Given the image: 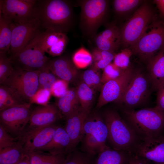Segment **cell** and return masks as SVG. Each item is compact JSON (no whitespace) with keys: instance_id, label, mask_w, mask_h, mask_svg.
Returning a JSON list of instances; mask_svg holds the SVG:
<instances>
[{"instance_id":"cell-9","label":"cell","mask_w":164,"mask_h":164,"mask_svg":"<svg viewBox=\"0 0 164 164\" xmlns=\"http://www.w3.org/2000/svg\"><path fill=\"white\" fill-rule=\"evenodd\" d=\"M37 1L0 0V14L15 24L32 21L37 18Z\"/></svg>"},{"instance_id":"cell-18","label":"cell","mask_w":164,"mask_h":164,"mask_svg":"<svg viewBox=\"0 0 164 164\" xmlns=\"http://www.w3.org/2000/svg\"><path fill=\"white\" fill-rule=\"evenodd\" d=\"M62 117L56 105L47 104L38 106L32 111L29 130L54 124Z\"/></svg>"},{"instance_id":"cell-43","label":"cell","mask_w":164,"mask_h":164,"mask_svg":"<svg viewBox=\"0 0 164 164\" xmlns=\"http://www.w3.org/2000/svg\"><path fill=\"white\" fill-rule=\"evenodd\" d=\"M51 94V92L49 90L43 89H39L32 98L31 103L34 102L41 105L46 104Z\"/></svg>"},{"instance_id":"cell-27","label":"cell","mask_w":164,"mask_h":164,"mask_svg":"<svg viewBox=\"0 0 164 164\" xmlns=\"http://www.w3.org/2000/svg\"><path fill=\"white\" fill-rule=\"evenodd\" d=\"M27 155L30 164H64L67 157L65 154L52 155L39 152Z\"/></svg>"},{"instance_id":"cell-10","label":"cell","mask_w":164,"mask_h":164,"mask_svg":"<svg viewBox=\"0 0 164 164\" xmlns=\"http://www.w3.org/2000/svg\"><path fill=\"white\" fill-rule=\"evenodd\" d=\"M33 39L20 52L9 57L15 69L29 71H39L47 64L50 60L49 58Z\"/></svg>"},{"instance_id":"cell-28","label":"cell","mask_w":164,"mask_h":164,"mask_svg":"<svg viewBox=\"0 0 164 164\" xmlns=\"http://www.w3.org/2000/svg\"><path fill=\"white\" fill-rule=\"evenodd\" d=\"M76 89L81 106L90 111L94 99V91L81 80L78 82Z\"/></svg>"},{"instance_id":"cell-40","label":"cell","mask_w":164,"mask_h":164,"mask_svg":"<svg viewBox=\"0 0 164 164\" xmlns=\"http://www.w3.org/2000/svg\"><path fill=\"white\" fill-rule=\"evenodd\" d=\"M98 35L106 40L121 44L120 30L115 26H109Z\"/></svg>"},{"instance_id":"cell-6","label":"cell","mask_w":164,"mask_h":164,"mask_svg":"<svg viewBox=\"0 0 164 164\" xmlns=\"http://www.w3.org/2000/svg\"><path fill=\"white\" fill-rule=\"evenodd\" d=\"M80 25L84 35L94 36L104 22L107 13L108 1L106 0H79Z\"/></svg>"},{"instance_id":"cell-39","label":"cell","mask_w":164,"mask_h":164,"mask_svg":"<svg viewBox=\"0 0 164 164\" xmlns=\"http://www.w3.org/2000/svg\"><path fill=\"white\" fill-rule=\"evenodd\" d=\"M126 70H122L116 66L113 63H110L103 69L101 75L102 84H103L108 81L119 77Z\"/></svg>"},{"instance_id":"cell-17","label":"cell","mask_w":164,"mask_h":164,"mask_svg":"<svg viewBox=\"0 0 164 164\" xmlns=\"http://www.w3.org/2000/svg\"><path fill=\"white\" fill-rule=\"evenodd\" d=\"M135 155L154 164H164V136L161 134L142 140Z\"/></svg>"},{"instance_id":"cell-24","label":"cell","mask_w":164,"mask_h":164,"mask_svg":"<svg viewBox=\"0 0 164 164\" xmlns=\"http://www.w3.org/2000/svg\"><path fill=\"white\" fill-rule=\"evenodd\" d=\"M132 155L108 147L98 154L95 164H128Z\"/></svg>"},{"instance_id":"cell-29","label":"cell","mask_w":164,"mask_h":164,"mask_svg":"<svg viewBox=\"0 0 164 164\" xmlns=\"http://www.w3.org/2000/svg\"><path fill=\"white\" fill-rule=\"evenodd\" d=\"M81 77V80L93 90L101 91L103 84L100 70L91 66L82 73Z\"/></svg>"},{"instance_id":"cell-20","label":"cell","mask_w":164,"mask_h":164,"mask_svg":"<svg viewBox=\"0 0 164 164\" xmlns=\"http://www.w3.org/2000/svg\"><path fill=\"white\" fill-rule=\"evenodd\" d=\"M84 132V134L91 135L101 144L107 146L108 128L102 115L99 113L90 112L85 122Z\"/></svg>"},{"instance_id":"cell-12","label":"cell","mask_w":164,"mask_h":164,"mask_svg":"<svg viewBox=\"0 0 164 164\" xmlns=\"http://www.w3.org/2000/svg\"><path fill=\"white\" fill-rule=\"evenodd\" d=\"M41 28L37 18L22 24L13 23L9 57H12L22 51L41 31Z\"/></svg>"},{"instance_id":"cell-44","label":"cell","mask_w":164,"mask_h":164,"mask_svg":"<svg viewBox=\"0 0 164 164\" xmlns=\"http://www.w3.org/2000/svg\"><path fill=\"white\" fill-rule=\"evenodd\" d=\"M156 91V107L164 112V82L159 86Z\"/></svg>"},{"instance_id":"cell-38","label":"cell","mask_w":164,"mask_h":164,"mask_svg":"<svg viewBox=\"0 0 164 164\" xmlns=\"http://www.w3.org/2000/svg\"><path fill=\"white\" fill-rule=\"evenodd\" d=\"M22 142L21 136L15 137L12 136L0 124V150L13 146Z\"/></svg>"},{"instance_id":"cell-45","label":"cell","mask_w":164,"mask_h":164,"mask_svg":"<svg viewBox=\"0 0 164 164\" xmlns=\"http://www.w3.org/2000/svg\"><path fill=\"white\" fill-rule=\"evenodd\" d=\"M128 164H150L144 159L134 154L132 155Z\"/></svg>"},{"instance_id":"cell-1","label":"cell","mask_w":164,"mask_h":164,"mask_svg":"<svg viewBox=\"0 0 164 164\" xmlns=\"http://www.w3.org/2000/svg\"><path fill=\"white\" fill-rule=\"evenodd\" d=\"M37 18L42 28L66 33L73 22L71 3L65 0H37Z\"/></svg>"},{"instance_id":"cell-37","label":"cell","mask_w":164,"mask_h":164,"mask_svg":"<svg viewBox=\"0 0 164 164\" xmlns=\"http://www.w3.org/2000/svg\"><path fill=\"white\" fill-rule=\"evenodd\" d=\"M142 2L139 0H115L113 1V6L115 12L121 15L132 10Z\"/></svg>"},{"instance_id":"cell-3","label":"cell","mask_w":164,"mask_h":164,"mask_svg":"<svg viewBox=\"0 0 164 164\" xmlns=\"http://www.w3.org/2000/svg\"><path fill=\"white\" fill-rule=\"evenodd\" d=\"M124 119L142 140L162 134L164 112L156 106L137 110H123Z\"/></svg>"},{"instance_id":"cell-23","label":"cell","mask_w":164,"mask_h":164,"mask_svg":"<svg viewBox=\"0 0 164 164\" xmlns=\"http://www.w3.org/2000/svg\"><path fill=\"white\" fill-rule=\"evenodd\" d=\"M62 117L66 119L81 106L76 88L68 89L59 99L56 104Z\"/></svg>"},{"instance_id":"cell-32","label":"cell","mask_w":164,"mask_h":164,"mask_svg":"<svg viewBox=\"0 0 164 164\" xmlns=\"http://www.w3.org/2000/svg\"><path fill=\"white\" fill-rule=\"evenodd\" d=\"M59 79L52 72L47 64L45 67L39 70L38 90L43 89L50 91L52 86Z\"/></svg>"},{"instance_id":"cell-8","label":"cell","mask_w":164,"mask_h":164,"mask_svg":"<svg viewBox=\"0 0 164 164\" xmlns=\"http://www.w3.org/2000/svg\"><path fill=\"white\" fill-rule=\"evenodd\" d=\"M156 15L149 5L142 4L120 29L121 43L127 46H133Z\"/></svg>"},{"instance_id":"cell-16","label":"cell","mask_w":164,"mask_h":164,"mask_svg":"<svg viewBox=\"0 0 164 164\" xmlns=\"http://www.w3.org/2000/svg\"><path fill=\"white\" fill-rule=\"evenodd\" d=\"M90 112L91 111L86 110L80 106L66 119L64 128L70 142L67 155L75 149L82 140L84 135V124Z\"/></svg>"},{"instance_id":"cell-34","label":"cell","mask_w":164,"mask_h":164,"mask_svg":"<svg viewBox=\"0 0 164 164\" xmlns=\"http://www.w3.org/2000/svg\"><path fill=\"white\" fill-rule=\"evenodd\" d=\"M72 60L78 69L85 68L93 62L91 54L83 47L80 48L74 53Z\"/></svg>"},{"instance_id":"cell-5","label":"cell","mask_w":164,"mask_h":164,"mask_svg":"<svg viewBox=\"0 0 164 164\" xmlns=\"http://www.w3.org/2000/svg\"><path fill=\"white\" fill-rule=\"evenodd\" d=\"M154 90L148 72L140 70H134L132 77L121 99L118 102L124 108L123 110L133 108L143 104Z\"/></svg>"},{"instance_id":"cell-19","label":"cell","mask_w":164,"mask_h":164,"mask_svg":"<svg viewBox=\"0 0 164 164\" xmlns=\"http://www.w3.org/2000/svg\"><path fill=\"white\" fill-rule=\"evenodd\" d=\"M48 65L58 78L68 83L78 81L80 76L79 70L69 57L63 56L50 60Z\"/></svg>"},{"instance_id":"cell-4","label":"cell","mask_w":164,"mask_h":164,"mask_svg":"<svg viewBox=\"0 0 164 164\" xmlns=\"http://www.w3.org/2000/svg\"><path fill=\"white\" fill-rule=\"evenodd\" d=\"M164 47V20L156 15L130 49L133 54L146 62Z\"/></svg>"},{"instance_id":"cell-30","label":"cell","mask_w":164,"mask_h":164,"mask_svg":"<svg viewBox=\"0 0 164 164\" xmlns=\"http://www.w3.org/2000/svg\"><path fill=\"white\" fill-rule=\"evenodd\" d=\"M25 103L18 98L7 87L0 85V111Z\"/></svg>"},{"instance_id":"cell-14","label":"cell","mask_w":164,"mask_h":164,"mask_svg":"<svg viewBox=\"0 0 164 164\" xmlns=\"http://www.w3.org/2000/svg\"><path fill=\"white\" fill-rule=\"evenodd\" d=\"M33 39L43 51L53 56L62 54L68 41L66 33L49 29L41 31Z\"/></svg>"},{"instance_id":"cell-15","label":"cell","mask_w":164,"mask_h":164,"mask_svg":"<svg viewBox=\"0 0 164 164\" xmlns=\"http://www.w3.org/2000/svg\"><path fill=\"white\" fill-rule=\"evenodd\" d=\"M58 126L54 124L24 132L22 137L25 153L36 152L47 144L52 138Z\"/></svg>"},{"instance_id":"cell-36","label":"cell","mask_w":164,"mask_h":164,"mask_svg":"<svg viewBox=\"0 0 164 164\" xmlns=\"http://www.w3.org/2000/svg\"><path fill=\"white\" fill-rule=\"evenodd\" d=\"M133 54L130 49L124 48L115 55L113 63L118 67L126 70L131 67L130 59Z\"/></svg>"},{"instance_id":"cell-26","label":"cell","mask_w":164,"mask_h":164,"mask_svg":"<svg viewBox=\"0 0 164 164\" xmlns=\"http://www.w3.org/2000/svg\"><path fill=\"white\" fill-rule=\"evenodd\" d=\"M13 23L0 14V52L9 54Z\"/></svg>"},{"instance_id":"cell-11","label":"cell","mask_w":164,"mask_h":164,"mask_svg":"<svg viewBox=\"0 0 164 164\" xmlns=\"http://www.w3.org/2000/svg\"><path fill=\"white\" fill-rule=\"evenodd\" d=\"M30 106V103H27L0 111V124L14 137L21 136L29 121Z\"/></svg>"},{"instance_id":"cell-33","label":"cell","mask_w":164,"mask_h":164,"mask_svg":"<svg viewBox=\"0 0 164 164\" xmlns=\"http://www.w3.org/2000/svg\"><path fill=\"white\" fill-rule=\"evenodd\" d=\"M94 156L76 148L67 155L64 164H95Z\"/></svg>"},{"instance_id":"cell-48","label":"cell","mask_w":164,"mask_h":164,"mask_svg":"<svg viewBox=\"0 0 164 164\" xmlns=\"http://www.w3.org/2000/svg\"><path fill=\"white\" fill-rule=\"evenodd\" d=\"M16 164H30L28 155L26 154L20 161Z\"/></svg>"},{"instance_id":"cell-31","label":"cell","mask_w":164,"mask_h":164,"mask_svg":"<svg viewBox=\"0 0 164 164\" xmlns=\"http://www.w3.org/2000/svg\"><path fill=\"white\" fill-rule=\"evenodd\" d=\"M83 152L94 156L108 147L100 143L92 135L84 134L82 138Z\"/></svg>"},{"instance_id":"cell-25","label":"cell","mask_w":164,"mask_h":164,"mask_svg":"<svg viewBox=\"0 0 164 164\" xmlns=\"http://www.w3.org/2000/svg\"><path fill=\"white\" fill-rule=\"evenodd\" d=\"M22 142L16 145L0 150V164H16L26 155Z\"/></svg>"},{"instance_id":"cell-35","label":"cell","mask_w":164,"mask_h":164,"mask_svg":"<svg viewBox=\"0 0 164 164\" xmlns=\"http://www.w3.org/2000/svg\"><path fill=\"white\" fill-rule=\"evenodd\" d=\"M7 54L0 52V84L12 73L14 68Z\"/></svg>"},{"instance_id":"cell-22","label":"cell","mask_w":164,"mask_h":164,"mask_svg":"<svg viewBox=\"0 0 164 164\" xmlns=\"http://www.w3.org/2000/svg\"><path fill=\"white\" fill-rule=\"evenodd\" d=\"M147 72L154 91L164 82V47L147 62Z\"/></svg>"},{"instance_id":"cell-21","label":"cell","mask_w":164,"mask_h":164,"mask_svg":"<svg viewBox=\"0 0 164 164\" xmlns=\"http://www.w3.org/2000/svg\"><path fill=\"white\" fill-rule=\"evenodd\" d=\"M70 143V138L64 128L58 126L50 141L36 152H46L52 155H67Z\"/></svg>"},{"instance_id":"cell-42","label":"cell","mask_w":164,"mask_h":164,"mask_svg":"<svg viewBox=\"0 0 164 164\" xmlns=\"http://www.w3.org/2000/svg\"><path fill=\"white\" fill-rule=\"evenodd\" d=\"M69 83L60 79H58L52 86L50 92L54 96L59 98L68 89Z\"/></svg>"},{"instance_id":"cell-2","label":"cell","mask_w":164,"mask_h":164,"mask_svg":"<svg viewBox=\"0 0 164 164\" xmlns=\"http://www.w3.org/2000/svg\"><path fill=\"white\" fill-rule=\"evenodd\" d=\"M102 115L108 128L107 140L113 149L135 154L142 140L115 110L107 109Z\"/></svg>"},{"instance_id":"cell-41","label":"cell","mask_w":164,"mask_h":164,"mask_svg":"<svg viewBox=\"0 0 164 164\" xmlns=\"http://www.w3.org/2000/svg\"><path fill=\"white\" fill-rule=\"evenodd\" d=\"M95 42L96 48L98 49L114 53L120 45L119 43L107 40L98 35L95 36Z\"/></svg>"},{"instance_id":"cell-49","label":"cell","mask_w":164,"mask_h":164,"mask_svg":"<svg viewBox=\"0 0 164 164\" xmlns=\"http://www.w3.org/2000/svg\"></svg>"},{"instance_id":"cell-7","label":"cell","mask_w":164,"mask_h":164,"mask_svg":"<svg viewBox=\"0 0 164 164\" xmlns=\"http://www.w3.org/2000/svg\"><path fill=\"white\" fill-rule=\"evenodd\" d=\"M39 71L14 68L12 73L0 85L8 87L24 103L31 104L32 98L39 89Z\"/></svg>"},{"instance_id":"cell-46","label":"cell","mask_w":164,"mask_h":164,"mask_svg":"<svg viewBox=\"0 0 164 164\" xmlns=\"http://www.w3.org/2000/svg\"><path fill=\"white\" fill-rule=\"evenodd\" d=\"M154 2L159 10V18L164 20V0H155Z\"/></svg>"},{"instance_id":"cell-13","label":"cell","mask_w":164,"mask_h":164,"mask_svg":"<svg viewBox=\"0 0 164 164\" xmlns=\"http://www.w3.org/2000/svg\"><path fill=\"white\" fill-rule=\"evenodd\" d=\"M134 71L130 67L120 76L104 84L100 91L96 108H100L110 102H118L129 83Z\"/></svg>"},{"instance_id":"cell-47","label":"cell","mask_w":164,"mask_h":164,"mask_svg":"<svg viewBox=\"0 0 164 164\" xmlns=\"http://www.w3.org/2000/svg\"><path fill=\"white\" fill-rule=\"evenodd\" d=\"M94 63L97 62L102 59L101 50L97 48H94L91 53Z\"/></svg>"}]
</instances>
